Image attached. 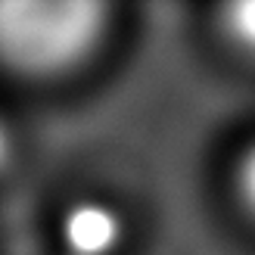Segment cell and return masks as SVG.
I'll return each mask as SVG.
<instances>
[{"mask_svg": "<svg viewBox=\"0 0 255 255\" xmlns=\"http://www.w3.org/2000/svg\"><path fill=\"white\" fill-rule=\"evenodd\" d=\"M106 6L91 0H3L0 62L28 75H53L81 62L103 34Z\"/></svg>", "mask_w": 255, "mask_h": 255, "instance_id": "cell-1", "label": "cell"}, {"mask_svg": "<svg viewBox=\"0 0 255 255\" xmlns=\"http://www.w3.org/2000/svg\"><path fill=\"white\" fill-rule=\"evenodd\" d=\"M125 237L122 215L100 199H81L62 215L66 255H112Z\"/></svg>", "mask_w": 255, "mask_h": 255, "instance_id": "cell-2", "label": "cell"}, {"mask_svg": "<svg viewBox=\"0 0 255 255\" xmlns=\"http://www.w3.org/2000/svg\"><path fill=\"white\" fill-rule=\"evenodd\" d=\"M224 28L240 47L255 53V0H243L224 9Z\"/></svg>", "mask_w": 255, "mask_h": 255, "instance_id": "cell-3", "label": "cell"}, {"mask_svg": "<svg viewBox=\"0 0 255 255\" xmlns=\"http://www.w3.org/2000/svg\"><path fill=\"white\" fill-rule=\"evenodd\" d=\"M240 193H243V202L249 206V212L255 215V143L240 162Z\"/></svg>", "mask_w": 255, "mask_h": 255, "instance_id": "cell-4", "label": "cell"}, {"mask_svg": "<svg viewBox=\"0 0 255 255\" xmlns=\"http://www.w3.org/2000/svg\"><path fill=\"white\" fill-rule=\"evenodd\" d=\"M6 159H9V131H6V125L0 122V168L6 165Z\"/></svg>", "mask_w": 255, "mask_h": 255, "instance_id": "cell-5", "label": "cell"}]
</instances>
